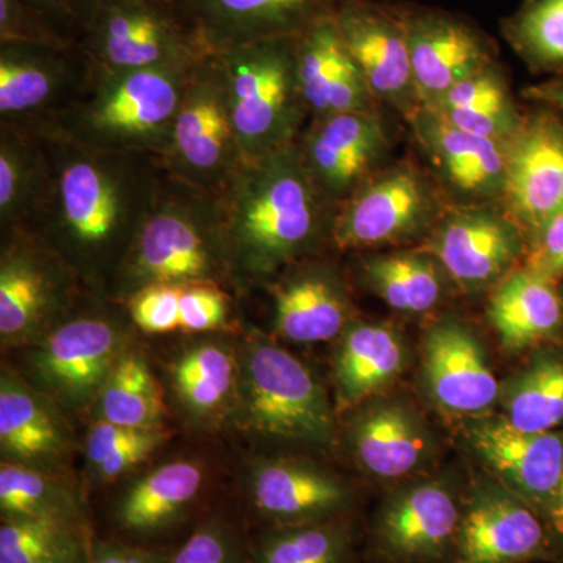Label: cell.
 Listing matches in <instances>:
<instances>
[{
    "mask_svg": "<svg viewBox=\"0 0 563 563\" xmlns=\"http://www.w3.org/2000/svg\"><path fill=\"white\" fill-rule=\"evenodd\" d=\"M192 66L95 69L84 98L46 131L88 150L154 155L163 161L172 147Z\"/></svg>",
    "mask_w": 563,
    "mask_h": 563,
    "instance_id": "obj_4",
    "label": "cell"
},
{
    "mask_svg": "<svg viewBox=\"0 0 563 563\" xmlns=\"http://www.w3.org/2000/svg\"><path fill=\"white\" fill-rule=\"evenodd\" d=\"M523 95L529 101L544 103L555 111L563 113V79L543 81L526 88Z\"/></svg>",
    "mask_w": 563,
    "mask_h": 563,
    "instance_id": "obj_52",
    "label": "cell"
},
{
    "mask_svg": "<svg viewBox=\"0 0 563 563\" xmlns=\"http://www.w3.org/2000/svg\"><path fill=\"white\" fill-rule=\"evenodd\" d=\"M3 43L43 46L77 44L66 40L46 18L22 0H0V44Z\"/></svg>",
    "mask_w": 563,
    "mask_h": 563,
    "instance_id": "obj_44",
    "label": "cell"
},
{
    "mask_svg": "<svg viewBox=\"0 0 563 563\" xmlns=\"http://www.w3.org/2000/svg\"><path fill=\"white\" fill-rule=\"evenodd\" d=\"M503 418L526 432L561 431L563 355L542 354L501 384Z\"/></svg>",
    "mask_w": 563,
    "mask_h": 563,
    "instance_id": "obj_33",
    "label": "cell"
},
{
    "mask_svg": "<svg viewBox=\"0 0 563 563\" xmlns=\"http://www.w3.org/2000/svg\"><path fill=\"white\" fill-rule=\"evenodd\" d=\"M54 165L41 133L0 122V229L32 232L54 191Z\"/></svg>",
    "mask_w": 563,
    "mask_h": 563,
    "instance_id": "obj_28",
    "label": "cell"
},
{
    "mask_svg": "<svg viewBox=\"0 0 563 563\" xmlns=\"http://www.w3.org/2000/svg\"><path fill=\"white\" fill-rule=\"evenodd\" d=\"M510 99L506 77L498 62L451 88L431 110L476 109Z\"/></svg>",
    "mask_w": 563,
    "mask_h": 563,
    "instance_id": "obj_46",
    "label": "cell"
},
{
    "mask_svg": "<svg viewBox=\"0 0 563 563\" xmlns=\"http://www.w3.org/2000/svg\"><path fill=\"white\" fill-rule=\"evenodd\" d=\"M439 202L429 180L410 165L380 172L336 206L331 243L336 250H365L401 242L435 221Z\"/></svg>",
    "mask_w": 563,
    "mask_h": 563,
    "instance_id": "obj_11",
    "label": "cell"
},
{
    "mask_svg": "<svg viewBox=\"0 0 563 563\" xmlns=\"http://www.w3.org/2000/svg\"><path fill=\"white\" fill-rule=\"evenodd\" d=\"M503 201L526 236L563 211V121L550 107L523 117L510 140Z\"/></svg>",
    "mask_w": 563,
    "mask_h": 563,
    "instance_id": "obj_17",
    "label": "cell"
},
{
    "mask_svg": "<svg viewBox=\"0 0 563 563\" xmlns=\"http://www.w3.org/2000/svg\"><path fill=\"white\" fill-rule=\"evenodd\" d=\"M488 320L509 351H521L563 328V296L558 280L523 266L515 268L492 292Z\"/></svg>",
    "mask_w": 563,
    "mask_h": 563,
    "instance_id": "obj_30",
    "label": "cell"
},
{
    "mask_svg": "<svg viewBox=\"0 0 563 563\" xmlns=\"http://www.w3.org/2000/svg\"><path fill=\"white\" fill-rule=\"evenodd\" d=\"M406 365L402 336L387 322H351L343 332L335 374L343 407L355 406L390 385Z\"/></svg>",
    "mask_w": 563,
    "mask_h": 563,
    "instance_id": "obj_31",
    "label": "cell"
},
{
    "mask_svg": "<svg viewBox=\"0 0 563 563\" xmlns=\"http://www.w3.org/2000/svg\"><path fill=\"white\" fill-rule=\"evenodd\" d=\"M228 277L220 199L165 172L150 214L114 279V296L125 301L147 285H221Z\"/></svg>",
    "mask_w": 563,
    "mask_h": 563,
    "instance_id": "obj_3",
    "label": "cell"
},
{
    "mask_svg": "<svg viewBox=\"0 0 563 563\" xmlns=\"http://www.w3.org/2000/svg\"><path fill=\"white\" fill-rule=\"evenodd\" d=\"M57 29L66 40L80 43L102 0H22Z\"/></svg>",
    "mask_w": 563,
    "mask_h": 563,
    "instance_id": "obj_48",
    "label": "cell"
},
{
    "mask_svg": "<svg viewBox=\"0 0 563 563\" xmlns=\"http://www.w3.org/2000/svg\"><path fill=\"white\" fill-rule=\"evenodd\" d=\"M503 35L533 73L563 74V0H525Z\"/></svg>",
    "mask_w": 563,
    "mask_h": 563,
    "instance_id": "obj_39",
    "label": "cell"
},
{
    "mask_svg": "<svg viewBox=\"0 0 563 563\" xmlns=\"http://www.w3.org/2000/svg\"><path fill=\"white\" fill-rule=\"evenodd\" d=\"M2 520L38 518L91 526L80 499L69 488L25 465L3 463L0 468Z\"/></svg>",
    "mask_w": 563,
    "mask_h": 563,
    "instance_id": "obj_37",
    "label": "cell"
},
{
    "mask_svg": "<svg viewBox=\"0 0 563 563\" xmlns=\"http://www.w3.org/2000/svg\"><path fill=\"white\" fill-rule=\"evenodd\" d=\"M185 285L155 284L125 299L129 318L140 331L166 333L180 329V298Z\"/></svg>",
    "mask_w": 563,
    "mask_h": 563,
    "instance_id": "obj_42",
    "label": "cell"
},
{
    "mask_svg": "<svg viewBox=\"0 0 563 563\" xmlns=\"http://www.w3.org/2000/svg\"><path fill=\"white\" fill-rule=\"evenodd\" d=\"M246 415L252 428L288 442L328 444L333 413L310 369L273 343L251 347L246 362Z\"/></svg>",
    "mask_w": 563,
    "mask_h": 563,
    "instance_id": "obj_9",
    "label": "cell"
},
{
    "mask_svg": "<svg viewBox=\"0 0 563 563\" xmlns=\"http://www.w3.org/2000/svg\"><path fill=\"white\" fill-rule=\"evenodd\" d=\"M544 525H547L548 533H550L551 547L555 554V559L563 561V472L561 483L547 512L543 514Z\"/></svg>",
    "mask_w": 563,
    "mask_h": 563,
    "instance_id": "obj_51",
    "label": "cell"
},
{
    "mask_svg": "<svg viewBox=\"0 0 563 563\" xmlns=\"http://www.w3.org/2000/svg\"><path fill=\"white\" fill-rule=\"evenodd\" d=\"M562 296H563V288H562Z\"/></svg>",
    "mask_w": 563,
    "mask_h": 563,
    "instance_id": "obj_54",
    "label": "cell"
},
{
    "mask_svg": "<svg viewBox=\"0 0 563 563\" xmlns=\"http://www.w3.org/2000/svg\"><path fill=\"white\" fill-rule=\"evenodd\" d=\"M422 351L426 390L440 409L474 415L499 401L501 384L468 325L453 318L435 322L426 333Z\"/></svg>",
    "mask_w": 563,
    "mask_h": 563,
    "instance_id": "obj_21",
    "label": "cell"
},
{
    "mask_svg": "<svg viewBox=\"0 0 563 563\" xmlns=\"http://www.w3.org/2000/svg\"><path fill=\"white\" fill-rule=\"evenodd\" d=\"M547 525L536 510L501 484L476 485L463 501L451 563L553 561Z\"/></svg>",
    "mask_w": 563,
    "mask_h": 563,
    "instance_id": "obj_16",
    "label": "cell"
},
{
    "mask_svg": "<svg viewBox=\"0 0 563 563\" xmlns=\"http://www.w3.org/2000/svg\"><path fill=\"white\" fill-rule=\"evenodd\" d=\"M244 161L296 143L309 122L296 40H266L213 52Z\"/></svg>",
    "mask_w": 563,
    "mask_h": 563,
    "instance_id": "obj_5",
    "label": "cell"
},
{
    "mask_svg": "<svg viewBox=\"0 0 563 563\" xmlns=\"http://www.w3.org/2000/svg\"><path fill=\"white\" fill-rule=\"evenodd\" d=\"M354 496L331 474L295 462L258 466L251 481V507L265 529L347 518Z\"/></svg>",
    "mask_w": 563,
    "mask_h": 563,
    "instance_id": "obj_25",
    "label": "cell"
},
{
    "mask_svg": "<svg viewBox=\"0 0 563 563\" xmlns=\"http://www.w3.org/2000/svg\"><path fill=\"white\" fill-rule=\"evenodd\" d=\"M251 548L239 528L220 515H210L192 528L169 553L166 563H251Z\"/></svg>",
    "mask_w": 563,
    "mask_h": 563,
    "instance_id": "obj_41",
    "label": "cell"
},
{
    "mask_svg": "<svg viewBox=\"0 0 563 563\" xmlns=\"http://www.w3.org/2000/svg\"><path fill=\"white\" fill-rule=\"evenodd\" d=\"M523 229L488 202L463 203L433 229L428 254L468 291L496 287L526 254Z\"/></svg>",
    "mask_w": 563,
    "mask_h": 563,
    "instance_id": "obj_13",
    "label": "cell"
},
{
    "mask_svg": "<svg viewBox=\"0 0 563 563\" xmlns=\"http://www.w3.org/2000/svg\"><path fill=\"white\" fill-rule=\"evenodd\" d=\"M202 477L196 463L173 462L133 484L114 504L111 539L162 550L158 542L179 531L190 517L201 495Z\"/></svg>",
    "mask_w": 563,
    "mask_h": 563,
    "instance_id": "obj_26",
    "label": "cell"
},
{
    "mask_svg": "<svg viewBox=\"0 0 563 563\" xmlns=\"http://www.w3.org/2000/svg\"><path fill=\"white\" fill-rule=\"evenodd\" d=\"M103 421L131 428H163L166 417L161 387L139 355L118 361L99 396Z\"/></svg>",
    "mask_w": 563,
    "mask_h": 563,
    "instance_id": "obj_38",
    "label": "cell"
},
{
    "mask_svg": "<svg viewBox=\"0 0 563 563\" xmlns=\"http://www.w3.org/2000/svg\"><path fill=\"white\" fill-rule=\"evenodd\" d=\"M409 122L422 151L451 190L472 199V203L503 199L510 141L462 131L429 109H421Z\"/></svg>",
    "mask_w": 563,
    "mask_h": 563,
    "instance_id": "obj_23",
    "label": "cell"
},
{
    "mask_svg": "<svg viewBox=\"0 0 563 563\" xmlns=\"http://www.w3.org/2000/svg\"><path fill=\"white\" fill-rule=\"evenodd\" d=\"M144 2L157 3V5L180 10L181 5L185 3V0H144Z\"/></svg>",
    "mask_w": 563,
    "mask_h": 563,
    "instance_id": "obj_53",
    "label": "cell"
},
{
    "mask_svg": "<svg viewBox=\"0 0 563 563\" xmlns=\"http://www.w3.org/2000/svg\"><path fill=\"white\" fill-rule=\"evenodd\" d=\"M152 429L131 428V426L99 421L98 424L92 426L90 433H88V461L91 462V465L98 466L110 454L117 453L129 444L140 442Z\"/></svg>",
    "mask_w": 563,
    "mask_h": 563,
    "instance_id": "obj_49",
    "label": "cell"
},
{
    "mask_svg": "<svg viewBox=\"0 0 563 563\" xmlns=\"http://www.w3.org/2000/svg\"><path fill=\"white\" fill-rule=\"evenodd\" d=\"M91 526L62 520L11 518L0 525V563H88Z\"/></svg>",
    "mask_w": 563,
    "mask_h": 563,
    "instance_id": "obj_35",
    "label": "cell"
},
{
    "mask_svg": "<svg viewBox=\"0 0 563 563\" xmlns=\"http://www.w3.org/2000/svg\"><path fill=\"white\" fill-rule=\"evenodd\" d=\"M62 255L36 233H2L0 335L21 342L43 331L73 303L76 277Z\"/></svg>",
    "mask_w": 563,
    "mask_h": 563,
    "instance_id": "obj_10",
    "label": "cell"
},
{
    "mask_svg": "<svg viewBox=\"0 0 563 563\" xmlns=\"http://www.w3.org/2000/svg\"><path fill=\"white\" fill-rule=\"evenodd\" d=\"M526 266L559 280L563 277V211L526 236Z\"/></svg>",
    "mask_w": 563,
    "mask_h": 563,
    "instance_id": "obj_47",
    "label": "cell"
},
{
    "mask_svg": "<svg viewBox=\"0 0 563 563\" xmlns=\"http://www.w3.org/2000/svg\"><path fill=\"white\" fill-rule=\"evenodd\" d=\"M0 444L18 462H47L65 451V435L54 413L7 377L0 387Z\"/></svg>",
    "mask_w": 563,
    "mask_h": 563,
    "instance_id": "obj_34",
    "label": "cell"
},
{
    "mask_svg": "<svg viewBox=\"0 0 563 563\" xmlns=\"http://www.w3.org/2000/svg\"><path fill=\"white\" fill-rule=\"evenodd\" d=\"M54 165V191L36 233L79 276L117 279L161 188V157L88 150L38 132Z\"/></svg>",
    "mask_w": 563,
    "mask_h": 563,
    "instance_id": "obj_1",
    "label": "cell"
},
{
    "mask_svg": "<svg viewBox=\"0 0 563 563\" xmlns=\"http://www.w3.org/2000/svg\"><path fill=\"white\" fill-rule=\"evenodd\" d=\"M296 143L310 179L335 206L379 174L390 152V139L377 110L310 120Z\"/></svg>",
    "mask_w": 563,
    "mask_h": 563,
    "instance_id": "obj_14",
    "label": "cell"
},
{
    "mask_svg": "<svg viewBox=\"0 0 563 563\" xmlns=\"http://www.w3.org/2000/svg\"><path fill=\"white\" fill-rule=\"evenodd\" d=\"M229 298L221 285H185L180 298V329L209 332L224 328L229 317Z\"/></svg>",
    "mask_w": 563,
    "mask_h": 563,
    "instance_id": "obj_45",
    "label": "cell"
},
{
    "mask_svg": "<svg viewBox=\"0 0 563 563\" xmlns=\"http://www.w3.org/2000/svg\"><path fill=\"white\" fill-rule=\"evenodd\" d=\"M462 510L448 484L406 485L380 504L369 526V553L380 563H451Z\"/></svg>",
    "mask_w": 563,
    "mask_h": 563,
    "instance_id": "obj_12",
    "label": "cell"
},
{
    "mask_svg": "<svg viewBox=\"0 0 563 563\" xmlns=\"http://www.w3.org/2000/svg\"><path fill=\"white\" fill-rule=\"evenodd\" d=\"M355 457L374 477L395 481L420 468L431 454V435L407 404H373L352 431Z\"/></svg>",
    "mask_w": 563,
    "mask_h": 563,
    "instance_id": "obj_29",
    "label": "cell"
},
{
    "mask_svg": "<svg viewBox=\"0 0 563 563\" xmlns=\"http://www.w3.org/2000/svg\"><path fill=\"white\" fill-rule=\"evenodd\" d=\"M235 363L218 344H199L174 369L177 391L188 407L207 413L218 409L232 390Z\"/></svg>",
    "mask_w": 563,
    "mask_h": 563,
    "instance_id": "obj_40",
    "label": "cell"
},
{
    "mask_svg": "<svg viewBox=\"0 0 563 563\" xmlns=\"http://www.w3.org/2000/svg\"><path fill=\"white\" fill-rule=\"evenodd\" d=\"M92 74L80 44H0V122L46 131L84 98Z\"/></svg>",
    "mask_w": 563,
    "mask_h": 563,
    "instance_id": "obj_8",
    "label": "cell"
},
{
    "mask_svg": "<svg viewBox=\"0 0 563 563\" xmlns=\"http://www.w3.org/2000/svg\"><path fill=\"white\" fill-rule=\"evenodd\" d=\"M218 199L232 279L268 282L331 242L336 206L310 179L298 143L244 161Z\"/></svg>",
    "mask_w": 563,
    "mask_h": 563,
    "instance_id": "obj_2",
    "label": "cell"
},
{
    "mask_svg": "<svg viewBox=\"0 0 563 563\" xmlns=\"http://www.w3.org/2000/svg\"><path fill=\"white\" fill-rule=\"evenodd\" d=\"M466 435L499 484L543 518L561 483L563 431L526 432L498 417L473 421Z\"/></svg>",
    "mask_w": 563,
    "mask_h": 563,
    "instance_id": "obj_20",
    "label": "cell"
},
{
    "mask_svg": "<svg viewBox=\"0 0 563 563\" xmlns=\"http://www.w3.org/2000/svg\"><path fill=\"white\" fill-rule=\"evenodd\" d=\"M443 269L431 254L396 252L362 262V279L391 309L409 314L431 312L442 301Z\"/></svg>",
    "mask_w": 563,
    "mask_h": 563,
    "instance_id": "obj_32",
    "label": "cell"
},
{
    "mask_svg": "<svg viewBox=\"0 0 563 563\" xmlns=\"http://www.w3.org/2000/svg\"><path fill=\"white\" fill-rule=\"evenodd\" d=\"M354 542L347 518L263 529L252 542L251 563H354Z\"/></svg>",
    "mask_w": 563,
    "mask_h": 563,
    "instance_id": "obj_36",
    "label": "cell"
},
{
    "mask_svg": "<svg viewBox=\"0 0 563 563\" xmlns=\"http://www.w3.org/2000/svg\"><path fill=\"white\" fill-rule=\"evenodd\" d=\"M169 553L172 551L147 550L120 540L101 539L96 536L88 563H166Z\"/></svg>",
    "mask_w": 563,
    "mask_h": 563,
    "instance_id": "obj_50",
    "label": "cell"
},
{
    "mask_svg": "<svg viewBox=\"0 0 563 563\" xmlns=\"http://www.w3.org/2000/svg\"><path fill=\"white\" fill-rule=\"evenodd\" d=\"M335 22L377 103H388L407 121L412 120L422 107L402 9L374 0H342Z\"/></svg>",
    "mask_w": 563,
    "mask_h": 563,
    "instance_id": "obj_15",
    "label": "cell"
},
{
    "mask_svg": "<svg viewBox=\"0 0 563 563\" xmlns=\"http://www.w3.org/2000/svg\"><path fill=\"white\" fill-rule=\"evenodd\" d=\"M342 0H185L181 14L213 54L266 40H298Z\"/></svg>",
    "mask_w": 563,
    "mask_h": 563,
    "instance_id": "obj_19",
    "label": "cell"
},
{
    "mask_svg": "<svg viewBox=\"0 0 563 563\" xmlns=\"http://www.w3.org/2000/svg\"><path fill=\"white\" fill-rule=\"evenodd\" d=\"M243 163L220 69L209 54L192 66L163 166L169 176L220 196Z\"/></svg>",
    "mask_w": 563,
    "mask_h": 563,
    "instance_id": "obj_6",
    "label": "cell"
},
{
    "mask_svg": "<svg viewBox=\"0 0 563 563\" xmlns=\"http://www.w3.org/2000/svg\"><path fill=\"white\" fill-rule=\"evenodd\" d=\"M296 57L309 121L377 110V101L336 27L335 14L296 40Z\"/></svg>",
    "mask_w": 563,
    "mask_h": 563,
    "instance_id": "obj_27",
    "label": "cell"
},
{
    "mask_svg": "<svg viewBox=\"0 0 563 563\" xmlns=\"http://www.w3.org/2000/svg\"><path fill=\"white\" fill-rule=\"evenodd\" d=\"M415 87L422 109H432L451 88L496 63L490 38L455 14L402 9Z\"/></svg>",
    "mask_w": 563,
    "mask_h": 563,
    "instance_id": "obj_18",
    "label": "cell"
},
{
    "mask_svg": "<svg viewBox=\"0 0 563 563\" xmlns=\"http://www.w3.org/2000/svg\"><path fill=\"white\" fill-rule=\"evenodd\" d=\"M79 44L99 70L196 63L210 54L180 10L144 0H102Z\"/></svg>",
    "mask_w": 563,
    "mask_h": 563,
    "instance_id": "obj_7",
    "label": "cell"
},
{
    "mask_svg": "<svg viewBox=\"0 0 563 563\" xmlns=\"http://www.w3.org/2000/svg\"><path fill=\"white\" fill-rule=\"evenodd\" d=\"M432 111L462 131L498 141L512 140L523 122V117L518 113L512 98L476 109Z\"/></svg>",
    "mask_w": 563,
    "mask_h": 563,
    "instance_id": "obj_43",
    "label": "cell"
},
{
    "mask_svg": "<svg viewBox=\"0 0 563 563\" xmlns=\"http://www.w3.org/2000/svg\"><path fill=\"white\" fill-rule=\"evenodd\" d=\"M124 332L110 314L66 318L52 329L38 355L43 379L70 399L101 391L118 361Z\"/></svg>",
    "mask_w": 563,
    "mask_h": 563,
    "instance_id": "obj_22",
    "label": "cell"
},
{
    "mask_svg": "<svg viewBox=\"0 0 563 563\" xmlns=\"http://www.w3.org/2000/svg\"><path fill=\"white\" fill-rule=\"evenodd\" d=\"M274 329L292 343L329 342L351 324L346 284L324 263L287 266L269 284Z\"/></svg>",
    "mask_w": 563,
    "mask_h": 563,
    "instance_id": "obj_24",
    "label": "cell"
}]
</instances>
